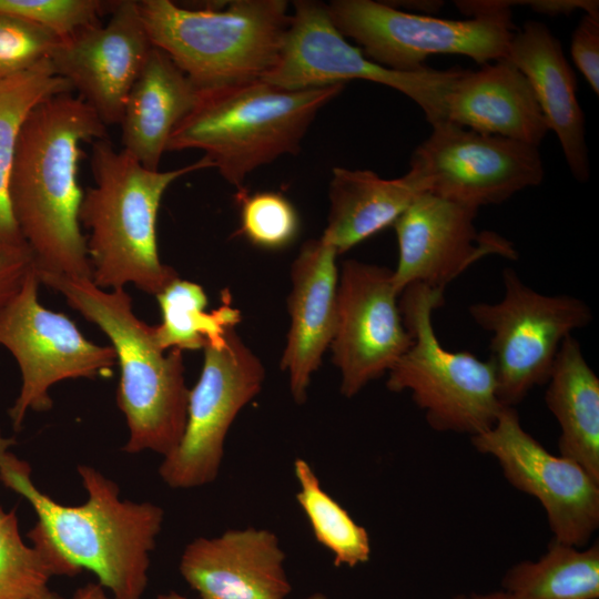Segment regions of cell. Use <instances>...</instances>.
I'll return each instance as SVG.
<instances>
[{"instance_id": "8fae6325", "label": "cell", "mask_w": 599, "mask_h": 599, "mask_svg": "<svg viewBox=\"0 0 599 599\" xmlns=\"http://www.w3.org/2000/svg\"><path fill=\"white\" fill-rule=\"evenodd\" d=\"M39 285L33 266L19 292L0 309V345L12 354L21 373L20 392L9 409L16 432L29 410L52 407L49 390L55 383L109 376L116 364L112 346L87 339L67 315L39 302Z\"/></svg>"}, {"instance_id": "d6a6232c", "label": "cell", "mask_w": 599, "mask_h": 599, "mask_svg": "<svg viewBox=\"0 0 599 599\" xmlns=\"http://www.w3.org/2000/svg\"><path fill=\"white\" fill-rule=\"evenodd\" d=\"M575 64L593 92L599 93V17L585 13L571 39Z\"/></svg>"}, {"instance_id": "9a60e30c", "label": "cell", "mask_w": 599, "mask_h": 599, "mask_svg": "<svg viewBox=\"0 0 599 599\" xmlns=\"http://www.w3.org/2000/svg\"><path fill=\"white\" fill-rule=\"evenodd\" d=\"M393 271L356 260L343 263L332 361L341 372V393L349 398L388 373L413 338L399 308Z\"/></svg>"}, {"instance_id": "4dcf8cb0", "label": "cell", "mask_w": 599, "mask_h": 599, "mask_svg": "<svg viewBox=\"0 0 599 599\" xmlns=\"http://www.w3.org/2000/svg\"><path fill=\"white\" fill-rule=\"evenodd\" d=\"M113 4L101 0H0V16L26 20L62 39L100 22L99 17Z\"/></svg>"}, {"instance_id": "cb8c5ba5", "label": "cell", "mask_w": 599, "mask_h": 599, "mask_svg": "<svg viewBox=\"0 0 599 599\" xmlns=\"http://www.w3.org/2000/svg\"><path fill=\"white\" fill-rule=\"evenodd\" d=\"M546 384V404L560 427L559 455L599 481V378L571 335L562 342Z\"/></svg>"}, {"instance_id": "5bb4252c", "label": "cell", "mask_w": 599, "mask_h": 599, "mask_svg": "<svg viewBox=\"0 0 599 599\" xmlns=\"http://www.w3.org/2000/svg\"><path fill=\"white\" fill-rule=\"evenodd\" d=\"M476 450L497 460L506 480L544 507L554 539L586 547L599 527V481L576 461L548 451L527 433L515 407L470 437Z\"/></svg>"}, {"instance_id": "603a6c76", "label": "cell", "mask_w": 599, "mask_h": 599, "mask_svg": "<svg viewBox=\"0 0 599 599\" xmlns=\"http://www.w3.org/2000/svg\"><path fill=\"white\" fill-rule=\"evenodd\" d=\"M424 192L427 187L423 177L410 169L403 176L388 180L370 170L334 167L327 225L321 237L342 254L394 225Z\"/></svg>"}, {"instance_id": "74e56055", "label": "cell", "mask_w": 599, "mask_h": 599, "mask_svg": "<svg viewBox=\"0 0 599 599\" xmlns=\"http://www.w3.org/2000/svg\"><path fill=\"white\" fill-rule=\"evenodd\" d=\"M450 599H512L505 590H495L483 593H460Z\"/></svg>"}, {"instance_id": "1f68e13d", "label": "cell", "mask_w": 599, "mask_h": 599, "mask_svg": "<svg viewBox=\"0 0 599 599\" xmlns=\"http://www.w3.org/2000/svg\"><path fill=\"white\" fill-rule=\"evenodd\" d=\"M59 39L34 23L0 16V77L26 70L47 59Z\"/></svg>"}, {"instance_id": "5b68a950", "label": "cell", "mask_w": 599, "mask_h": 599, "mask_svg": "<svg viewBox=\"0 0 599 599\" xmlns=\"http://www.w3.org/2000/svg\"><path fill=\"white\" fill-rule=\"evenodd\" d=\"M343 90L342 83L288 90L257 80L201 92L166 151H203L223 179L242 191L254 170L296 154L319 110Z\"/></svg>"}, {"instance_id": "6da1fadb", "label": "cell", "mask_w": 599, "mask_h": 599, "mask_svg": "<svg viewBox=\"0 0 599 599\" xmlns=\"http://www.w3.org/2000/svg\"><path fill=\"white\" fill-rule=\"evenodd\" d=\"M101 139H108L106 125L70 93L39 103L21 129L8 193L38 272L92 278L79 222L84 192L78 169L81 144Z\"/></svg>"}, {"instance_id": "8d00e7d4", "label": "cell", "mask_w": 599, "mask_h": 599, "mask_svg": "<svg viewBox=\"0 0 599 599\" xmlns=\"http://www.w3.org/2000/svg\"><path fill=\"white\" fill-rule=\"evenodd\" d=\"M71 599H113L106 596L100 583H87L80 587Z\"/></svg>"}, {"instance_id": "ab89813d", "label": "cell", "mask_w": 599, "mask_h": 599, "mask_svg": "<svg viewBox=\"0 0 599 599\" xmlns=\"http://www.w3.org/2000/svg\"><path fill=\"white\" fill-rule=\"evenodd\" d=\"M49 599H62L58 595L53 593Z\"/></svg>"}, {"instance_id": "f35d334b", "label": "cell", "mask_w": 599, "mask_h": 599, "mask_svg": "<svg viewBox=\"0 0 599 599\" xmlns=\"http://www.w3.org/2000/svg\"><path fill=\"white\" fill-rule=\"evenodd\" d=\"M156 599H190V598H186L175 591H171L167 593L159 595ZM304 599H327V598L321 592H315Z\"/></svg>"}, {"instance_id": "d590c367", "label": "cell", "mask_w": 599, "mask_h": 599, "mask_svg": "<svg viewBox=\"0 0 599 599\" xmlns=\"http://www.w3.org/2000/svg\"><path fill=\"white\" fill-rule=\"evenodd\" d=\"M398 6H403L412 9L417 14L432 16L435 12H438L444 6L443 1L437 0H414V1H400L394 2Z\"/></svg>"}, {"instance_id": "f546056e", "label": "cell", "mask_w": 599, "mask_h": 599, "mask_svg": "<svg viewBox=\"0 0 599 599\" xmlns=\"http://www.w3.org/2000/svg\"><path fill=\"white\" fill-rule=\"evenodd\" d=\"M241 233L254 245L280 250L297 236L300 219L294 205L273 191L246 194L238 191Z\"/></svg>"}, {"instance_id": "2e32d148", "label": "cell", "mask_w": 599, "mask_h": 599, "mask_svg": "<svg viewBox=\"0 0 599 599\" xmlns=\"http://www.w3.org/2000/svg\"><path fill=\"white\" fill-rule=\"evenodd\" d=\"M104 23L59 39L48 60L54 72L108 126L120 124L129 92L153 44L138 1H114Z\"/></svg>"}, {"instance_id": "e575fe53", "label": "cell", "mask_w": 599, "mask_h": 599, "mask_svg": "<svg viewBox=\"0 0 599 599\" xmlns=\"http://www.w3.org/2000/svg\"><path fill=\"white\" fill-rule=\"evenodd\" d=\"M517 3L529 6L534 11L546 16H569L576 10L599 17V2L592 0H532L517 1Z\"/></svg>"}, {"instance_id": "ba28073f", "label": "cell", "mask_w": 599, "mask_h": 599, "mask_svg": "<svg viewBox=\"0 0 599 599\" xmlns=\"http://www.w3.org/2000/svg\"><path fill=\"white\" fill-rule=\"evenodd\" d=\"M471 18L447 20L400 11L387 2L333 0L326 4L336 29L372 61L414 72L434 54L466 55L479 64L506 59L515 33L509 1H456Z\"/></svg>"}, {"instance_id": "7c38bea8", "label": "cell", "mask_w": 599, "mask_h": 599, "mask_svg": "<svg viewBox=\"0 0 599 599\" xmlns=\"http://www.w3.org/2000/svg\"><path fill=\"white\" fill-rule=\"evenodd\" d=\"M203 351L201 375L189 392L183 435L159 467L160 477L173 489L202 487L216 479L229 429L265 378L263 364L234 327Z\"/></svg>"}, {"instance_id": "52a82bcc", "label": "cell", "mask_w": 599, "mask_h": 599, "mask_svg": "<svg viewBox=\"0 0 599 599\" xmlns=\"http://www.w3.org/2000/svg\"><path fill=\"white\" fill-rule=\"evenodd\" d=\"M443 304L444 291L422 283L400 293L399 308L413 342L389 369L386 386L409 392L433 429L471 437L490 428L505 406L490 359L441 346L433 313Z\"/></svg>"}, {"instance_id": "44dd1931", "label": "cell", "mask_w": 599, "mask_h": 599, "mask_svg": "<svg viewBox=\"0 0 599 599\" xmlns=\"http://www.w3.org/2000/svg\"><path fill=\"white\" fill-rule=\"evenodd\" d=\"M445 104L447 121L480 133L538 148L549 131L528 80L507 59L464 69Z\"/></svg>"}, {"instance_id": "d4e9b609", "label": "cell", "mask_w": 599, "mask_h": 599, "mask_svg": "<svg viewBox=\"0 0 599 599\" xmlns=\"http://www.w3.org/2000/svg\"><path fill=\"white\" fill-rule=\"evenodd\" d=\"M70 83L58 75L47 59L0 77V242L26 244L12 215L9 179L21 129L31 111L48 98L71 93Z\"/></svg>"}, {"instance_id": "9c48e42d", "label": "cell", "mask_w": 599, "mask_h": 599, "mask_svg": "<svg viewBox=\"0 0 599 599\" xmlns=\"http://www.w3.org/2000/svg\"><path fill=\"white\" fill-rule=\"evenodd\" d=\"M504 295L497 303H474V322L490 333L489 357L504 406L515 407L546 384L559 348L575 329L592 319L589 306L570 295H546L525 284L510 267L502 271Z\"/></svg>"}, {"instance_id": "3957f363", "label": "cell", "mask_w": 599, "mask_h": 599, "mask_svg": "<svg viewBox=\"0 0 599 599\" xmlns=\"http://www.w3.org/2000/svg\"><path fill=\"white\" fill-rule=\"evenodd\" d=\"M94 186L84 193L79 222L89 231L87 251L92 282L103 290H120L133 284L156 295L177 273L159 256L156 221L166 189L181 176L209 167L203 156L186 166L170 171L144 167L108 139L91 146Z\"/></svg>"}, {"instance_id": "ac0fdd59", "label": "cell", "mask_w": 599, "mask_h": 599, "mask_svg": "<svg viewBox=\"0 0 599 599\" xmlns=\"http://www.w3.org/2000/svg\"><path fill=\"white\" fill-rule=\"evenodd\" d=\"M285 560L274 531L247 527L192 540L179 569L201 599H286Z\"/></svg>"}, {"instance_id": "836d02e7", "label": "cell", "mask_w": 599, "mask_h": 599, "mask_svg": "<svg viewBox=\"0 0 599 599\" xmlns=\"http://www.w3.org/2000/svg\"><path fill=\"white\" fill-rule=\"evenodd\" d=\"M33 266L27 244L0 242V309L19 292Z\"/></svg>"}, {"instance_id": "ffe728a7", "label": "cell", "mask_w": 599, "mask_h": 599, "mask_svg": "<svg viewBox=\"0 0 599 599\" xmlns=\"http://www.w3.org/2000/svg\"><path fill=\"white\" fill-rule=\"evenodd\" d=\"M506 59L528 80L549 130L561 145L573 177L587 182L589 159L585 115L577 81L559 40L541 22L529 20L515 31Z\"/></svg>"}, {"instance_id": "8992f818", "label": "cell", "mask_w": 599, "mask_h": 599, "mask_svg": "<svg viewBox=\"0 0 599 599\" xmlns=\"http://www.w3.org/2000/svg\"><path fill=\"white\" fill-rule=\"evenodd\" d=\"M152 44L200 92L262 80L281 54L291 24L285 0H235L222 10H190L170 0H140Z\"/></svg>"}, {"instance_id": "7a4b0ae2", "label": "cell", "mask_w": 599, "mask_h": 599, "mask_svg": "<svg viewBox=\"0 0 599 599\" xmlns=\"http://www.w3.org/2000/svg\"><path fill=\"white\" fill-rule=\"evenodd\" d=\"M14 444L0 432V481L35 511L38 521L27 534L32 544L80 571H92L113 599H141L163 509L149 501L122 500L119 486L88 465L77 467L87 501L60 504L37 488L30 465L9 450Z\"/></svg>"}, {"instance_id": "f1b7e54d", "label": "cell", "mask_w": 599, "mask_h": 599, "mask_svg": "<svg viewBox=\"0 0 599 599\" xmlns=\"http://www.w3.org/2000/svg\"><path fill=\"white\" fill-rule=\"evenodd\" d=\"M81 571L43 548L27 545L19 531L16 509L0 507V599H49L54 576Z\"/></svg>"}, {"instance_id": "d6986e66", "label": "cell", "mask_w": 599, "mask_h": 599, "mask_svg": "<svg viewBox=\"0 0 599 599\" xmlns=\"http://www.w3.org/2000/svg\"><path fill=\"white\" fill-rule=\"evenodd\" d=\"M336 250L322 237L303 244L291 268L290 331L281 359L297 404L307 398L313 373L334 337L339 271Z\"/></svg>"}, {"instance_id": "7402d4cb", "label": "cell", "mask_w": 599, "mask_h": 599, "mask_svg": "<svg viewBox=\"0 0 599 599\" xmlns=\"http://www.w3.org/2000/svg\"><path fill=\"white\" fill-rule=\"evenodd\" d=\"M200 95L172 59L153 45L123 109L122 150L144 167L159 170L171 134L195 108Z\"/></svg>"}, {"instance_id": "4fadbf2b", "label": "cell", "mask_w": 599, "mask_h": 599, "mask_svg": "<svg viewBox=\"0 0 599 599\" xmlns=\"http://www.w3.org/2000/svg\"><path fill=\"white\" fill-rule=\"evenodd\" d=\"M410 170L427 192L478 210L539 185L545 175L537 146L449 121L434 125L415 149Z\"/></svg>"}, {"instance_id": "4316f807", "label": "cell", "mask_w": 599, "mask_h": 599, "mask_svg": "<svg viewBox=\"0 0 599 599\" xmlns=\"http://www.w3.org/2000/svg\"><path fill=\"white\" fill-rule=\"evenodd\" d=\"M155 296L162 322L154 326V338L162 351L204 348L221 339L241 318L240 311L231 305L229 292L224 293L222 305L209 313L203 287L179 277Z\"/></svg>"}, {"instance_id": "30bf717a", "label": "cell", "mask_w": 599, "mask_h": 599, "mask_svg": "<svg viewBox=\"0 0 599 599\" xmlns=\"http://www.w3.org/2000/svg\"><path fill=\"white\" fill-rule=\"evenodd\" d=\"M280 58L262 80L288 89L319 88L366 80L399 91L424 112L432 126L446 122V95L464 69L424 68L404 72L383 67L352 45L333 24L326 4L296 0Z\"/></svg>"}, {"instance_id": "83f0119b", "label": "cell", "mask_w": 599, "mask_h": 599, "mask_svg": "<svg viewBox=\"0 0 599 599\" xmlns=\"http://www.w3.org/2000/svg\"><path fill=\"white\" fill-rule=\"evenodd\" d=\"M294 475L300 487L296 500L315 539L332 554L334 565L354 568L367 562L372 552L367 530L322 488L318 477L305 459H295Z\"/></svg>"}, {"instance_id": "277c9868", "label": "cell", "mask_w": 599, "mask_h": 599, "mask_svg": "<svg viewBox=\"0 0 599 599\" xmlns=\"http://www.w3.org/2000/svg\"><path fill=\"white\" fill-rule=\"evenodd\" d=\"M37 271V270H35ZM40 284L63 295L68 304L110 339L120 365L116 404L129 438L123 450H151L165 457L179 445L186 423L189 392L182 351L167 354L154 338V326L133 312L131 296L103 290L91 280L38 272Z\"/></svg>"}, {"instance_id": "484cf974", "label": "cell", "mask_w": 599, "mask_h": 599, "mask_svg": "<svg viewBox=\"0 0 599 599\" xmlns=\"http://www.w3.org/2000/svg\"><path fill=\"white\" fill-rule=\"evenodd\" d=\"M501 589L512 599H598V541L577 547L552 539L538 559L510 567Z\"/></svg>"}, {"instance_id": "e0dca14e", "label": "cell", "mask_w": 599, "mask_h": 599, "mask_svg": "<svg viewBox=\"0 0 599 599\" xmlns=\"http://www.w3.org/2000/svg\"><path fill=\"white\" fill-rule=\"evenodd\" d=\"M478 209L429 192L418 195L394 223L398 262L393 283L400 293L422 283L445 291L471 264L487 255L517 257L511 242L493 232H478Z\"/></svg>"}]
</instances>
